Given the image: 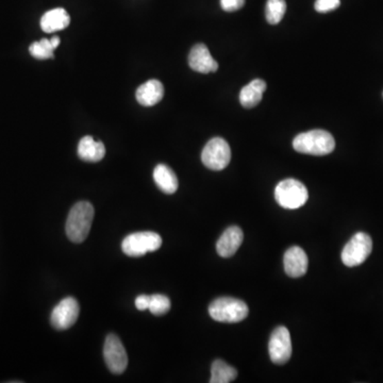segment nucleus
I'll list each match as a JSON object with an SVG mask.
<instances>
[{
    "mask_svg": "<svg viewBox=\"0 0 383 383\" xmlns=\"http://www.w3.org/2000/svg\"><path fill=\"white\" fill-rule=\"evenodd\" d=\"M94 207L89 201H79L72 208L66 220V234L74 243H82L89 236L94 220Z\"/></svg>",
    "mask_w": 383,
    "mask_h": 383,
    "instance_id": "nucleus-1",
    "label": "nucleus"
},
{
    "mask_svg": "<svg viewBox=\"0 0 383 383\" xmlns=\"http://www.w3.org/2000/svg\"><path fill=\"white\" fill-rule=\"evenodd\" d=\"M293 147L300 154L326 156L335 148L333 136L325 130H311L298 134L293 141Z\"/></svg>",
    "mask_w": 383,
    "mask_h": 383,
    "instance_id": "nucleus-2",
    "label": "nucleus"
},
{
    "mask_svg": "<svg viewBox=\"0 0 383 383\" xmlns=\"http://www.w3.org/2000/svg\"><path fill=\"white\" fill-rule=\"evenodd\" d=\"M249 313L247 304L240 299L220 297L209 307V314L213 320L220 322H238L245 320Z\"/></svg>",
    "mask_w": 383,
    "mask_h": 383,
    "instance_id": "nucleus-3",
    "label": "nucleus"
},
{
    "mask_svg": "<svg viewBox=\"0 0 383 383\" xmlns=\"http://www.w3.org/2000/svg\"><path fill=\"white\" fill-rule=\"evenodd\" d=\"M275 198L282 208L295 210L304 206L308 200V189L296 179H285L275 189Z\"/></svg>",
    "mask_w": 383,
    "mask_h": 383,
    "instance_id": "nucleus-4",
    "label": "nucleus"
},
{
    "mask_svg": "<svg viewBox=\"0 0 383 383\" xmlns=\"http://www.w3.org/2000/svg\"><path fill=\"white\" fill-rule=\"evenodd\" d=\"M162 246V238L156 232L144 231L129 234L124 238L122 249L129 257H142L152 253Z\"/></svg>",
    "mask_w": 383,
    "mask_h": 383,
    "instance_id": "nucleus-5",
    "label": "nucleus"
},
{
    "mask_svg": "<svg viewBox=\"0 0 383 383\" xmlns=\"http://www.w3.org/2000/svg\"><path fill=\"white\" fill-rule=\"evenodd\" d=\"M231 160V149L224 138H214L207 143L201 152V161L212 171L226 169Z\"/></svg>",
    "mask_w": 383,
    "mask_h": 383,
    "instance_id": "nucleus-6",
    "label": "nucleus"
},
{
    "mask_svg": "<svg viewBox=\"0 0 383 383\" xmlns=\"http://www.w3.org/2000/svg\"><path fill=\"white\" fill-rule=\"evenodd\" d=\"M373 241L369 234L359 232L351 238L342 251V261L349 267L362 265L372 253Z\"/></svg>",
    "mask_w": 383,
    "mask_h": 383,
    "instance_id": "nucleus-7",
    "label": "nucleus"
},
{
    "mask_svg": "<svg viewBox=\"0 0 383 383\" xmlns=\"http://www.w3.org/2000/svg\"><path fill=\"white\" fill-rule=\"evenodd\" d=\"M103 358L113 374H123L128 366V355L122 341L115 334H109L103 346Z\"/></svg>",
    "mask_w": 383,
    "mask_h": 383,
    "instance_id": "nucleus-8",
    "label": "nucleus"
},
{
    "mask_svg": "<svg viewBox=\"0 0 383 383\" xmlns=\"http://www.w3.org/2000/svg\"><path fill=\"white\" fill-rule=\"evenodd\" d=\"M269 357L275 364H285L292 355L291 334L287 328L280 326L273 330L269 344Z\"/></svg>",
    "mask_w": 383,
    "mask_h": 383,
    "instance_id": "nucleus-9",
    "label": "nucleus"
},
{
    "mask_svg": "<svg viewBox=\"0 0 383 383\" xmlns=\"http://www.w3.org/2000/svg\"><path fill=\"white\" fill-rule=\"evenodd\" d=\"M80 307L73 297H66L59 302L50 316V322L56 330H66L77 322Z\"/></svg>",
    "mask_w": 383,
    "mask_h": 383,
    "instance_id": "nucleus-10",
    "label": "nucleus"
},
{
    "mask_svg": "<svg viewBox=\"0 0 383 383\" xmlns=\"http://www.w3.org/2000/svg\"><path fill=\"white\" fill-rule=\"evenodd\" d=\"M189 65L197 73H214L218 68V62L215 61L205 44H197L192 48L189 54Z\"/></svg>",
    "mask_w": 383,
    "mask_h": 383,
    "instance_id": "nucleus-11",
    "label": "nucleus"
},
{
    "mask_svg": "<svg viewBox=\"0 0 383 383\" xmlns=\"http://www.w3.org/2000/svg\"><path fill=\"white\" fill-rule=\"evenodd\" d=\"M283 263L285 273L292 278L302 277L308 271V257L304 249L298 246H293L285 251Z\"/></svg>",
    "mask_w": 383,
    "mask_h": 383,
    "instance_id": "nucleus-12",
    "label": "nucleus"
},
{
    "mask_svg": "<svg viewBox=\"0 0 383 383\" xmlns=\"http://www.w3.org/2000/svg\"><path fill=\"white\" fill-rule=\"evenodd\" d=\"M244 234L238 226L229 227L216 243V251L222 258H230L243 243Z\"/></svg>",
    "mask_w": 383,
    "mask_h": 383,
    "instance_id": "nucleus-13",
    "label": "nucleus"
},
{
    "mask_svg": "<svg viewBox=\"0 0 383 383\" xmlns=\"http://www.w3.org/2000/svg\"><path fill=\"white\" fill-rule=\"evenodd\" d=\"M164 96V87L162 82L157 79L148 80L136 90V101L144 107H152L162 101Z\"/></svg>",
    "mask_w": 383,
    "mask_h": 383,
    "instance_id": "nucleus-14",
    "label": "nucleus"
},
{
    "mask_svg": "<svg viewBox=\"0 0 383 383\" xmlns=\"http://www.w3.org/2000/svg\"><path fill=\"white\" fill-rule=\"evenodd\" d=\"M70 23V14L63 8L47 11L41 19V28L44 32L52 33L68 28Z\"/></svg>",
    "mask_w": 383,
    "mask_h": 383,
    "instance_id": "nucleus-15",
    "label": "nucleus"
},
{
    "mask_svg": "<svg viewBox=\"0 0 383 383\" xmlns=\"http://www.w3.org/2000/svg\"><path fill=\"white\" fill-rule=\"evenodd\" d=\"M105 147L103 143L97 142L92 136H87L80 140L78 145V156L85 162H99L103 159Z\"/></svg>",
    "mask_w": 383,
    "mask_h": 383,
    "instance_id": "nucleus-16",
    "label": "nucleus"
},
{
    "mask_svg": "<svg viewBox=\"0 0 383 383\" xmlns=\"http://www.w3.org/2000/svg\"><path fill=\"white\" fill-rule=\"evenodd\" d=\"M154 179L156 185H158L165 194H174L178 189V179L173 169L165 164H159L156 166L154 171Z\"/></svg>",
    "mask_w": 383,
    "mask_h": 383,
    "instance_id": "nucleus-17",
    "label": "nucleus"
},
{
    "mask_svg": "<svg viewBox=\"0 0 383 383\" xmlns=\"http://www.w3.org/2000/svg\"><path fill=\"white\" fill-rule=\"evenodd\" d=\"M267 91V83L261 79H256L245 85L240 93V101L244 107H256L262 101L263 94Z\"/></svg>",
    "mask_w": 383,
    "mask_h": 383,
    "instance_id": "nucleus-18",
    "label": "nucleus"
},
{
    "mask_svg": "<svg viewBox=\"0 0 383 383\" xmlns=\"http://www.w3.org/2000/svg\"><path fill=\"white\" fill-rule=\"evenodd\" d=\"M238 371L222 360H215L211 367V383H229L236 380Z\"/></svg>",
    "mask_w": 383,
    "mask_h": 383,
    "instance_id": "nucleus-19",
    "label": "nucleus"
},
{
    "mask_svg": "<svg viewBox=\"0 0 383 383\" xmlns=\"http://www.w3.org/2000/svg\"><path fill=\"white\" fill-rule=\"evenodd\" d=\"M287 11L285 0H267L265 17L271 25H277L282 21Z\"/></svg>",
    "mask_w": 383,
    "mask_h": 383,
    "instance_id": "nucleus-20",
    "label": "nucleus"
},
{
    "mask_svg": "<svg viewBox=\"0 0 383 383\" xmlns=\"http://www.w3.org/2000/svg\"><path fill=\"white\" fill-rule=\"evenodd\" d=\"M54 45L52 41L48 39H42L39 42L32 43L29 47V52L33 58L38 60H47V59H54Z\"/></svg>",
    "mask_w": 383,
    "mask_h": 383,
    "instance_id": "nucleus-21",
    "label": "nucleus"
},
{
    "mask_svg": "<svg viewBox=\"0 0 383 383\" xmlns=\"http://www.w3.org/2000/svg\"><path fill=\"white\" fill-rule=\"evenodd\" d=\"M171 300L169 297L162 294H154L150 296V304L148 310L154 315L161 316L171 310Z\"/></svg>",
    "mask_w": 383,
    "mask_h": 383,
    "instance_id": "nucleus-22",
    "label": "nucleus"
},
{
    "mask_svg": "<svg viewBox=\"0 0 383 383\" xmlns=\"http://www.w3.org/2000/svg\"><path fill=\"white\" fill-rule=\"evenodd\" d=\"M341 5V0H316L314 8L320 13H327L338 9Z\"/></svg>",
    "mask_w": 383,
    "mask_h": 383,
    "instance_id": "nucleus-23",
    "label": "nucleus"
},
{
    "mask_svg": "<svg viewBox=\"0 0 383 383\" xmlns=\"http://www.w3.org/2000/svg\"><path fill=\"white\" fill-rule=\"evenodd\" d=\"M245 5V0H220V7L224 11L234 12L242 9Z\"/></svg>",
    "mask_w": 383,
    "mask_h": 383,
    "instance_id": "nucleus-24",
    "label": "nucleus"
},
{
    "mask_svg": "<svg viewBox=\"0 0 383 383\" xmlns=\"http://www.w3.org/2000/svg\"><path fill=\"white\" fill-rule=\"evenodd\" d=\"M149 304L150 296H148V295H140V296L136 297V307L138 308V310H147L149 308Z\"/></svg>",
    "mask_w": 383,
    "mask_h": 383,
    "instance_id": "nucleus-25",
    "label": "nucleus"
}]
</instances>
